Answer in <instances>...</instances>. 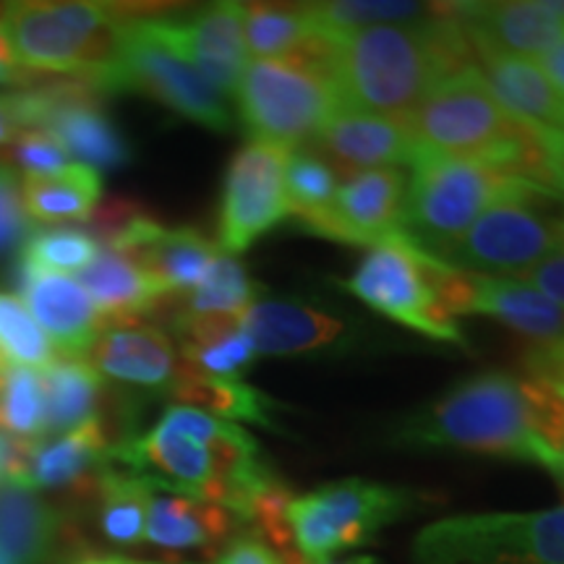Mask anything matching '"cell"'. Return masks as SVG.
Instances as JSON below:
<instances>
[{"label": "cell", "instance_id": "obj_40", "mask_svg": "<svg viewBox=\"0 0 564 564\" xmlns=\"http://www.w3.org/2000/svg\"><path fill=\"white\" fill-rule=\"evenodd\" d=\"M525 377L544 384L564 403V343L531 345L523 358Z\"/></svg>", "mask_w": 564, "mask_h": 564}, {"label": "cell", "instance_id": "obj_44", "mask_svg": "<svg viewBox=\"0 0 564 564\" xmlns=\"http://www.w3.org/2000/svg\"><path fill=\"white\" fill-rule=\"evenodd\" d=\"M3 9L6 3L0 6V19H3ZM21 74H24V70L19 68L17 55H13L9 40H6L3 26H0V87H6V84H19Z\"/></svg>", "mask_w": 564, "mask_h": 564}, {"label": "cell", "instance_id": "obj_9", "mask_svg": "<svg viewBox=\"0 0 564 564\" xmlns=\"http://www.w3.org/2000/svg\"><path fill=\"white\" fill-rule=\"evenodd\" d=\"M249 141L293 152L312 144L340 108L333 82L301 61H249L236 91Z\"/></svg>", "mask_w": 564, "mask_h": 564}, {"label": "cell", "instance_id": "obj_36", "mask_svg": "<svg viewBox=\"0 0 564 564\" xmlns=\"http://www.w3.org/2000/svg\"><path fill=\"white\" fill-rule=\"evenodd\" d=\"M100 253V243L84 230L53 228L30 232L19 257L47 272H82Z\"/></svg>", "mask_w": 564, "mask_h": 564}, {"label": "cell", "instance_id": "obj_47", "mask_svg": "<svg viewBox=\"0 0 564 564\" xmlns=\"http://www.w3.org/2000/svg\"><path fill=\"white\" fill-rule=\"evenodd\" d=\"M70 564H152V562H137V560H126V556H116V554H91L89 552Z\"/></svg>", "mask_w": 564, "mask_h": 564}, {"label": "cell", "instance_id": "obj_39", "mask_svg": "<svg viewBox=\"0 0 564 564\" xmlns=\"http://www.w3.org/2000/svg\"><path fill=\"white\" fill-rule=\"evenodd\" d=\"M32 230L34 223L21 199V175L9 165H0V253L19 251Z\"/></svg>", "mask_w": 564, "mask_h": 564}, {"label": "cell", "instance_id": "obj_38", "mask_svg": "<svg viewBox=\"0 0 564 564\" xmlns=\"http://www.w3.org/2000/svg\"><path fill=\"white\" fill-rule=\"evenodd\" d=\"M0 165H9L21 178L26 175H51L68 165V152L47 129L21 131L11 144L0 150Z\"/></svg>", "mask_w": 564, "mask_h": 564}, {"label": "cell", "instance_id": "obj_24", "mask_svg": "<svg viewBox=\"0 0 564 564\" xmlns=\"http://www.w3.org/2000/svg\"><path fill=\"white\" fill-rule=\"evenodd\" d=\"M76 282L95 301L97 312L102 314V324L141 319V316L158 312L165 306V301L173 299V295L162 293L133 259L102 249V246L100 253L82 272H76Z\"/></svg>", "mask_w": 564, "mask_h": 564}, {"label": "cell", "instance_id": "obj_37", "mask_svg": "<svg viewBox=\"0 0 564 564\" xmlns=\"http://www.w3.org/2000/svg\"><path fill=\"white\" fill-rule=\"evenodd\" d=\"M178 356L188 369L207 373V377L236 379L238 373L246 371L253 364L257 352H253L249 337H246L241 329H236V333L217 337V340L212 343L183 345V348H178Z\"/></svg>", "mask_w": 564, "mask_h": 564}, {"label": "cell", "instance_id": "obj_2", "mask_svg": "<svg viewBox=\"0 0 564 564\" xmlns=\"http://www.w3.org/2000/svg\"><path fill=\"white\" fill-rule=\"evenodd\" d=\"M460 26V3L423 24H382L329 42L324 74L340 108L405 118L455 70L474 66Z\"/></svg>", "mask_w": 564, "mask_h": 564}, {"label": "cell", "instance_id": "obj_49", "mask_svg": "<svg viewBox=\"0 0 564 564\" xmlns=\"http://www.w3.org/2000/svg\"><path fill=\"white\" fill-rule=\"evenodd\" d=\"M0 564H17V562H13L9 554H3V552H0Z\"/></svg>", "mask_w": 564, "mask_h": 564}, {"label": "cell", "instance_id": "obj_27", "mask_svg": "<svg viewBox=\"0 0 564 564\" xmlns=\"http://www.w3.org/2000/svg\"><path fill=\"white\" fill-rule=\"evenodd\" d=\"M45 384V440L97 421L105 408V379L84 358L58 356L42 369Z\"/></svg>", "mask_w": 564, "mask_h": 564}, {"label": "cell", "instance_id": "obj_11", "mask_svg": "<svg viewBox=\"0 0 564 564\" xmlns=\"http://www.w3.org/2000/svg\"><path fill=\"white\" fill-rule=\"evenodd\" d=\"M415 494L400 486L345 478L293 497L288 520L295 546L308 564L333 562L337 552L358 549L413 510Z\"/></svg>", "mask_w": 564, "mask_h": 564}, {"label": "cell", "instance_id": "obj_43", "mask_svg": "<svg viewBox=\"0 0 564 564\" xmlns=\"http://www.w3.org/2000/svg\"><path fill=\"white\" fill-rule=\"evenodd\" d=\"M535 137H539L541 150L546 154L549 171H552L556 188H562L564 192V131L535 129Z\"/></svg>", "mask_w": 564, "mask_h": 564}, {"label": "cell", "instance_id": "obj_12", "mask_svg": "<svg viewBox=\"0 0 564 564\" xmlns=\"http://www.w3.org/2000/svg\"><path fill=\"white\" fill-rule=\"evenodd\" d=\"M285 150L264 141H246L232 154L217 223V246L223 253L236 257L291 217L285 196Z\"/></svg>", "mask_w": 564, "mask_h": 564}, {"label": "cell", "instance_id": "obj_10", "mask_svg": "<svg viewBox=\"0 0 564 564\" xmlns=\"http://www.w3.org/2000/svg\"><path fill=\"white\" fill-rule=\"evenodd\" d=\"M440 262L403 232L371 246L358 270L343 282L348 293L387 319L440 343L465 345V335L436 291Z\"/></svg>", "mask_w": 564, "mask_h": 564}, {"label": "cell", "instance_id": "obj_48", "mask_svg": "<svg viewBox=\"0 0 564 564\" xmlns=\"http://www.w3.org/2000/svg\"><path fill=\"white\" fill-rule=\"evenodd\" d=\"M324 564H377L373 556H350V560H343V562H324Z\"/></svg>", "mask_w": 564, "mask_h": 564}, {"label": "cell", "instance_id": "obj_34", "mask_svg": "<svg viewBox=\"0 0 564 564\" xmlns=\"http://www.w3.org/2000/svg\"><path fill=\"white\" fill-rule=\"evenodd\" d=\"M0 358L37 371L58 358V350L34 322L30 308L13 293H0Z\"/></svg>", "mask_w": 564, "mask_h": 564}, {"label": "cell", "instance_id": "obj_30", "mask_svg": "<svg viewBox=\"0 0 564 564\" xmlns=\"http://www.w3.org/2000/svg\"><path fill=\"white\" fill-rule=\"evenodd\" d=\"M308 6L243 3V40L253 61H285L316 37Z\"/></svg>", "mask_w": 564, "mask_h": 564}, {"label": "cell", "instance_id": "obj_20", "mask_svg": "<svg viewBox=\"0 0 564 564\" xmlns=\"http://www.w3.org/2000/svg\"><path fill=\"white\" fill-rule=\"evenodd\" d=\"M167 37L220 95L236 97L251 55L243 40V3H215L194 17L162 19Z\"/></svg>", "mask_w": 564, "mask_h": 564}, {"label": "cell", "instance_id": "obj_22", "mask_svg": "<svg viewBox=\"0 0 564 564\" xmlns=\"http://www.w3.org/2000/svg\"><path fill=\"white\" fill-rule=\"evenodd\" d=\"M238 327L257 356H295L324 348L343 335L340 319L293 301L251 303L238 316Z\"/></svg>", "mask_w": 564, "mask_h": 564}, {"label": "cell", "instance_id": "obj_16", "mask_svg": "<svg viewBox=\"0 0 564 564\" xmlns=\"http://www.w3.org/2000/svg\"><path fill=\"white\" fill-rule=\"evenodd\" d=\"M13 285L34 322L58 350V356L84 358L102 329V314L95 301L76 282V278L61 272L40 270L17 257L13 264Z\"/></svg>", "mask_w": 564, "mask_h": 564}, {"label": "cell", "instance_id": "obj_31", "mask_svg": "<svg viewBox=\"0 0 564 564\" xmlns=\"http://www.w3.org/2000/svg\"><path fill=\"white\" fill-rule=\"evenodd\" d=\"M447 6L403 3V0H335V3H308L316 32L324 40L382 24H423L442 17Z\"/></svg>", "mask_w": 564, "mask_h": 564}, {"label": "cell", "instance_id": "obj_8", "mask_svg": "<svg viewBox=\"0 0 564 564\" xmlns=\"http://www.w3.org/2000/svg\"><path fill=\"white\" fill-rule=\"evenodd\" d=\"M413 564H564V507L436 520L415 535Z\"/></svg>", "mask_w": 564, "mask_h": 564}, {"label": "cell", "instance_id": "obj_21", "mask_svg": "<svg viewBox=\"0 0 564 564\" xmlns=\"http://www.w3.org/2000/svg\"><path fill=\"white\" fill-rule=\"evenodd\" d=\"M243 520L220 505L199 502L173 491H152L147 510L144 541L165 552L202 549L207 556H217L238 535Z\"/></svg>", "mask_w": 564, "mask_h": 564}, {"label": "cell", "instance_id": "obj_15", "mask_svg": "<svg viewBox=\"0 0 564 564\" xmlns=\"http://www.w3.org/2000/svg\"><path fill=\"white\" fill-rule=\"evenodd\" d=\"M0 552L17 564H70L89 554L79 514L24 484L0 481Z\"/></svg>", "mask_w": 564, "mask_h": 564}, {"label": "cell", "instance_id": "obj_42", "mask_svg": "<svg viewBox=\"0 0 564 564\" xmlns=\"http://www.w3.org/2000/svg\"><path fill=\"white\" fill-rule=\"evenodd\" d=\"M215 564H282L278 554L253 533H238L228 546L217 554Z\"/></svg>", "mask_w": 564, "mask_h": 564}, {"label": "cell", "instance_id": "obj_35", "mask_svg": "<svg viewBox=\"0 0 564 564\" xmlns=\"http://www.w3.org/2000/svg\"><path fill=\"white\" fill-rule=\"evenodd\" d=\"M337 194V173L312 150H293L285 160V196L295 220L319 215Z\"/></svg>", "mask_w": 564, "mask_h": 564}, {"label": "cell", "instance_id": "obj_45", "mask_svg": "<svg viewBox=\"0 0 564 564\" xmlns=\"http://www.w3.org/2000/svg\"><path fill=\"white\" fill-rule=\"evenodd\" d=\"M535 63H539V68L544 70L546 79L552 82L554 87L564 95V37L556 42L552 51H546L544 55H541Z\"/></svg>", "mask_w": 564, "mask_h": 564}, {"label": "cell", "instance_id": "obj_17", "mask_svg": "<svg viewBox=\"0 0 564 564\" xmlns=\"http://www.w3.org/2000/svg\"><path fill=\"white\" fill-rule=\"evenodd\" d=\"M84 361L116 384L162 394L171 392L181 369L173 337L141 319L105 322Z\"/></svg>", "mask_w": 564, "mask_h": 564}, {"label": "cell", "instance_id": "obj_25", "mask_svg": "<svg viewBox=\"0 0 564 564\" xmlns=\"http://www.w3.org/2000/svg\"><path fill=\"white\" fill-rule=\"evenodd\" d=\"M220 253V246L199 230L160 225L150 241L141 243L129 259L150 274L162 293L183 295L207 278Z\"/></svg>", "mask_w": 564, "mask_h": 564}, {"label": "cell", "instance_id": "obj_13", "mask_svg": "<svg viewBox=\"0 0 564 564\" xmlns=\"http://www.w3.org/2000/svg\"><path fill=\"white\" fill-rule=\"evenodd\" d=\"M436 291L449 314H486L523 335L533 345L564 343V306L525 282L460 272L440 262Z\"/></svg>", "mask_w": 564, "mask_h": 564}, {"label": "cell", "instance_id": "obj_18", "mask_svg": "<svg viewBox=\"0 0 564 564\" xmlns=\"http://www.w3.org/2000/svg\"><path fill=\"white\" fill-rule=\"evenodd\" d=\"M460 26L474 53L541 58L564 37V0L460 3Z\"/></svg>", "mask_w": 564, "mask_h": 564}, {"label": "cell", "instance_id": "obj_19", "mask_svg": "<svg viewBox=\"0 0 564 564\" xmlns=\"http://www.w3.org/2000/svg\"><path fill=\"white\" fill-rule=\"evenodd\" d=\"M329 167L343 175H358L382 167L411 165L419 144L403 118L337 108L335 116L312 141Z\"/></svg>", "mask_w": 564, "mask_h": 564}, {"label": "cell", "instance_id": "obj_7", "mask_svg": "<svg viewBox=\"0 0 564 564\" xmlns=\"http://www.w3.org/2000/svg\"><path fill=\"white\" fill-rule=\"evenodd\" d=\"M108 91H139L209 131L232 129L228 100L173 45L162 19L123 21L118 30L116 63L108 74Z\"/></svg>", "mask_w": 564, "mask_h": 564}, {"label": "cell", "instance_id": "obj_14", "mask_svg": "<svg viewBox=\"0 0 564 564\" xmlns=\"http://www.w3.org/2000/svg\"><path fill=\"white\" fill-rule=\"evenodd\" d=\"M405 175L398 167L350 175L327 209L295 220L312 236L350 246H377L398 236L403 223Z\"/></svg>", "mask_w": 564, "mask_h": 564}, {"label": "cell", "instance_id": "obj_28", "mask_svg": "<svg viewBox=\"0 0 564 564\" xmlns=\"http://www.w3.org/2000/svg\"><path fill=\"white\" fill-rule=\"evenodd\" d=\"M167 398L175 400V405L196 408V411H204L230 423L249 421L272 429V432L278 426L272 419L278 405L264 392L253 390V387L238 382V379L207 377V373L188 369L183 361Z\"/></svg>", "mask_w": 564, "mask_h": 564}, {"label": "cell", "instance_id": "obj_41", "mask_svg": "<svg viewBox=\"0 0 564 564\" xmlns=\"http://www.w3.org/2000/svg\"><path fill=\"white\" fill-rule=\"evenodd\" d=\"M510 280L525 282L528 288L544 293L546 299H552L554 303L564 306V249L552 253V257H546L544 262L531 267V270L518 272Z\"/></svg>", "mask_w": 564, "mask_h": 564}, {"label": "cell", "instance_id": "obj_33", "mask_svg": "<svg viewBox=\"0 0 564 564\" xmlns=\"http://www.w3.org/2000/svg\"><path fill=\"white\" fill-rule=\"evenodd\" d=\"M259 285L249 278L246 267L230 253H220L194 291L175 295L178 312L186 314H225L241 316L251 303H257Z\"/></svg>", "mask_w": 564, "mask_h": 564}, {"label": "cell", "instance_id": "obj_1", "mask_svg": "<svg viewBox=\"0 0 564 564\" xmlns=\"http://www.w3.org/2000/svg\"><path fill=\"white\" fill-rule=\"evenodd\" d=\"M110 460L154 489L220 505L243 523L259 491L278 478L246 429L175 403L150 432L118 444Z\"/></svg>", "mask_w": 564, "mask_h": 564}, {"label": "cell", "instance_id": "obj_5", "mask_svg": "<svg viewBox=\"0 0 564 564\" xmlns=\"http://www.w3.org/2000/svg\"><path fill=\"white\" fill-rule=\"evenodd\" d=\"M564 249V192L518 178L436 262L460 272L514 278Z\"/></svg>", "mask_w": 564, "mask_h": 564}, {"label": "cell", "instance_id": "obj_29", "mask_svg": "<svg viewBox=\"0 0 564 564\" xmlns=\"http://www.w3.org/2000/svg\"><path fill=\"white\" fill-rule=\"evenodd\" d=\"M154 486L131 470L108 465L100 476L91 514L97 518L102 539L116 546H137L144 541L147 510Z\"/></svg>", "mask_w": 564, "mask_h": 564}, {"label": "cell", "instance_id": "obj_3", "mask_svg": "<svg viewBox=\"0 0 564 564\" xmlns=\"http://www.w3.org/2000/svg\"><path fill=\"white\" fill-rule=\"evenodd\" d=\"M394 444L419 449L510 457L552 474L554 455L541 434L535 384L510 371H484L465 379L394 429Z\"/></svg>", "mask_w": 564, "mask_h": 564}, {"label": "cell", "instance_id": "obj_50", "mask_svg": "<svg viewBox=\"0 0 564 564\" xmlns=\"http://www.w3.org/2000/svg\"><path fill=\"white\" fill-rule=\"evenodd\" d=\"M554 478H556V481H560V486H562V489H564V468H562V470H560V474H556Z\"/></svg>", "mask_w": 564, "mask_h": 564}, {"label": "cell", "instance_id": "obj_46", "mask_svg": "<svg viewBox=\"0 0 564 564\" xmlns=\"http://www.w3.org/2000/svg\"><path fill=\"white\" fill-rule=\"evenodd\" d=\"M19 133L21 126L17 118V108H13V97L11 91H3V95H0V150H3L6 144H11Z\"/></svg>", "mask_w": 564, "mask_h": 564}, {"label": "cell", "instance_id": "obj_6", "mask_svg": "<svg viewBox=\"0 0 564 564\" xmlns=\"http://www.w3.org/2000/svg\"><path fill=\"white\" fill-rule=\"evenodd\" d=\"M400 232L429 257L453 246L514 181L491 162L419 150L411 162Z\"/></svg>", "mask_w": 564, "mask_h": 564}, {"label": "cell", "instance_id": "obj_4", "mask_svg": "<svg viewBox=\"0 0 564 564\" xmlns=\"http://www.w3.org/2000/svg\"><path fill=\"white\" fill-rule=\"evenodd\" d=\"M112 3H6L3 26L26 76H82L108 95L118 53Z\"/></svg>", "mask_w": 564, "mask_h": 564}, {"label": "cell", "instance_id": "obj_23", "mask_svg": "<svg viewBox=\"0 0 564 564\" xmlns=\"http://www.w3.org/2000/svg\"><path fill=\"white\" fill-rule=\"evenodd\" d=\"M497 102L514 121L535 129L564 131V95L546 79L539 63L497 53H474Z\"/></svg>", "mask_w": 564, "mask_h": 564}, {"label": "cell", "instance_id": "obj_26", "mask_svg": "<svg viewBox=\"0 0 564 564\" xmlns=\"http://www.w3.org/2000/svg\"><path fill=\"white\" fill-rule=\"evenodd\" d=\"M21 199L32 223H89L102 202V175L82 162H68L58 173L21 178Z\"/></svg>", "mask_w": 564, "mask_h": 564}, {"label": "cell", "instance_id": "obj_32", "mask_svg": "<svg viewBox=\"0 0 564 564\" xmlns=\"http://www.w3.org/2000/svg\"><path fill=\"white\" fill-rule=\"evenodd\" d=\"M45 384L42 371L0 358V432L17 440H45Z\"/></svg>", "mask_w": 564, "mask_h": 564}]
</instances>
